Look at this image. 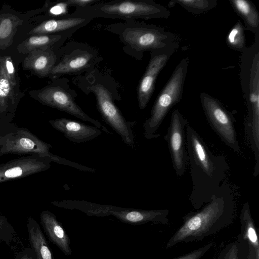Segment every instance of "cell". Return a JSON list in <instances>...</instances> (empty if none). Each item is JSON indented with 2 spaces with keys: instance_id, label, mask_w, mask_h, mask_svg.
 <instances>
[{
  "instance_id": "cell-1",
  "label": "cell",
  "mask_w": 259,
  "mask_h": 259,
  "mask_svg": "<svg viewBox=\"0 0 259 259\" xmlns=\"http://www.w3.org/2000/svg\"><path fill=\"white\" fill-rule=\"evenodd\" d=\"M188 160L190 167L192 189L189 200L198 210L208 202L225 181L228 165L222 155L214 154L191 126L186 135Z\"/></svg>"
},
{
  "instance_id": "cell-2",
  "label": "cell",
  "mask_w": 259,
  "mask_h": 259,
  "mask_svg": "<svg viewBox=\"0 0 259 259\" xmlns=\"http://www.w3.org/2000/svg\"><path fill=\"white\" fill-rule=\"evenodd\" d=\"M235 201L229 186L224 181L211 199L195 211L183 218V223L167 241L170 248L180 243L200 241L232 223Z\"/></svg>"
},
{
  "instance_id": "cell-3",
  "label": "cell",
  "mask_w": 259,
  "mask_h": 259,
  "mask_svg": "<svg viewBox=\"0 0 259 259\" xmlns=\"http://www.w3.org/2000/svg\"><path fill=\"white\" fill-rule=\"evenodd\" d=\"M254 42L242 53L239 76L247 109L244 123L246 140L252 152L259 150V32Z\"/></svg>"
},
{
  "instance_id": "cell-4",
  "label": "cell",
  "mask_w": 259,
  "mask_h": 259,
  "mask_svg": "<svg viewBox=\"0 0 259 259\" xmlns=\"http://www.w3.org/2000/svg\"><path fill=\"white\" fill-rule=\"evenodd\" d=\"M56 206L68 209L80 210L89 216L106 217L112 215L122 222L141 225L149 222L167 225L169 220L168 209L143 210L97 204L85 200H62L54 201Z\"/></svg>"
},
{
  "instance_id": "cell-5",
  "label": "cell",
  "mask_w": 259,
  "mask_h": 259,
  "mask_svg": "<svg viewBox=\"0 0 259 259\" xmlns=\"http://www.w3.org/2000/svg\"><path fill=\"white\" fill-rule=\"evenodd\" d=\"M188 67V59L181 60L158 95L150 117L144 122V136L146 139L160 137L156 133L157 130L170 109L181 101Z\"/></svg>"
},
{
  "instance_id": "cell-6",
  "label": "cell",
  "mask_w": 259,
  "mask_h": 259,
  "mask_svg": "<svg viewBox=\"0 0 259 259\" xmlns=\"http://www.w3.org/2000/svg\"><path fill=\"white\" fill-rule=\"evenodd\" d=\"M52 146L38 139L25 128H17L4 136H0V156L3 154H29L51 158L52 162L67 165L78 170L90 172L91 168L60 156L49 151Z\"/></svg>"
},
{
  "instance_id": "cell-7",
  "label": "cell",
  "mask_w": 259,
  "mask_h": 259,
  "mask_svg": "<svg viewBox=\"0 0 259 259\" xmlns=\"http://www.w3.org/2000/svg\"><path fill=\"white\" fill-rule=\"evenodd\" d=\"M92 16L133 20L168 18L170 11L152 0H123L96 4L91 7Z\"/></svg>"
},
{
  "instance_id": "cell-8",
  "label": "cell",
  "mask_w": 259,
  "mask_h": 259,
  "mask_svg": "<svg viewBox=\"0 0 259 259\" xmlns=\"http://www.w3.org/2000/svg\"><path fill=\"white\" fill-rule=\"evenodd\" d=\"M120 29L121 40L128 48L134 51L138 59L143 53L163 48L176 41V36L160 26L143 22L126 23Z\"/></svg>"
},
{
  "instance_id": "cell-9",
  "label": "cell",
  "mask_w": 259,
  "mask_h": 259,
  "mask_svg": "<svg viewBox=\"0 0 259 259\" xmlns=\"http://www.w3.org/2000/svg\"><path fill=\"white\" fill-rule=\"evenodd\" d=\"M199 97L205 116L211 128L226 145L241 154L237 139L235 119L232 114L219 100L207 93H201Z\"/></svg>"
},
{
  "instance_id": "cell-10",
  "label": "cell",
  "mask_w": 259,
  "mask_h": 259,
  "mask_svg": "<svg viewBox=\"0 0 259 259\" xmlns=\"http://www.w3.org/2000/svg\"><path fill=\"white\" fill-rule=\"evenodd\" d=\"M90 90L95 95L97 108L104 121L121 137L124 144L133 145L134 136L132 128L135 121L126 120L114 104L111 93L106 87L96 83L91 86Z\"/></svg>"
},
{
  "instance_id": "cell-11",
  "label": "cell",
  "mask_w": 259,
  "mask_h": 259,
  "mask_svg": "<svg viewBox=\"0 0 259 259\" xmlns=\"http://www.w3.org/2000/svg\"><path fill=\"white\" fill-rule=\"evenodd\" d=\"M179 44L176 40L163 48L151 52V57L146 70L138 88V100L140 109L147 106L154 91L156 79Z\"/></svg>"
},
{
  "instance_id": "cell-12",
  "label": "cell",
  "mask_w": 259,
  "mask_h": 259,
  "mask_svg": "<svg viewBox=\"0 0 259 259\" xmlns=\"http://www.w3.org/2000/svg\"><path fill=\"white\" fill-rule=\"evenodd\" d=\"M187 124V119L179 110L175 109L171 113L169 125L164 137L167 143L173 168L178 177H182L185 172L188 162L185 131Z\"/></svg>"
},
{
  "instance_id": "cell-13",
  "label": "cell",
  "mask_w": 259,
  "mask_h": 259,
  "mask_svg": "<svg viewBox=\"0 0 259 259\" xmlns=\"http://www.w3.org/2000/svg\"><path fill=\"white\" fill-rule=\"evenodd\" d=\"M37 100L44 104L71 114L85 121L91 122L106 133L109 131L98 120L85 113L76 103L74 98L66 91L58 86L47 87L37 92Z\"/></svg>"
},
{
  "instance_id": "cell-14",
  "label": "cell",
  "mask_w": 259,
  "mask_h": 259,
  "mask_svg": "<svg viewBox=\"0 0 259 259\" xmlns=\"http://www.w3.org/2000/svg\"><path fill=\"white\" fill-rule=\"evenodd\" d=\"M52 160L48 157L29 155L0 165V183L27 177L50 167Z\"/></svg>"
},
{
  "instance_id": "cell-15",
  "label": "cell",
  "mask_w": 259,
  "mask_h": 259,
  "mask_svg": "<svg viewBox=\"0 0 259 259\" xmlns=\"http://www.w3.org/2000/svg\"><path fill=\"white\" fill-rule=\"evenodd\" d=\"M92 16L89 14L78 13L71 16L49 19L34 27L28 34L67 35L87 25L91 20Z\"/></svg>"
},
{
  "instance_id": "cell-16",
  "label": "cell",
  "mask_w": 259,
  "mask_h": 259,
  "mask_svg": "<svg viewBox=\"0 0 259 259\" xmlns=\"http://www.w3.org/2000/svg\"><path fill=\"white\" fill-rule=\"evenodd\" d=\"M50 124L70 141L80 143L98 137L101 131L96 126L62 117L49 120Z\"/></svg>"
},
{
  "instance_id": "cell-17",
  "label": "cell",
  "mask_w": 259,
  "mask_h": 259,
  "mask_svg": "<svg viewBox=\"0 0 259 259\" xmlns=\"http://www.w3.org/2000/svg\"><path fill=\"white\" fill-rule=\"evenodd\" d=\"M16 72L13 62L9 57L0 59V112L7 110L15 103L17 87Z\"/></svg>"
},
{
  "instance_id": "cell-18",
  "label": "cell",
  "mask_w": 259,
  "mask_h": 259,
  "mask_svg": "<svg viewBox=\"0 0 259 259\" xmlns=\"http://www.w3.org/2000/svg\"><path fill=\"white\" fill-rule=\"evenodd\" d=\"M40 220L49 240L65 255H71L72 249L70 238L55 215L49 210H44L40 213Z\"/></svg>"
},
{
  "instance_id": "cell-19",
  "label": "cell",
  "mask_w": 259,
  "mask_h": 259,
  "mask_svg": "<svg viewBox=\"0 0 259 259\" xmlns=\"http://www.w3.org/2000/svg\"><path fill=\"white\" fill-rule=\"evenodd\" d=\"M240 222L241 232L237 241L246 247L247 259H259L258 236L248 202L245 203L241 209Z\"/></svg>"
},
{
  "instance_id": "cell-20",
  "label": "cell",
  "mask_w": 259,
  "mask_h": 259,
  "mask_svg": "<svg viewBox=\"0 0 259 259\" xmlns=\"http://www.w3.org/2000/svg\"><path fill=\"white\" fill-rule=\"evenodd\" d=\"M94 56L87 50H77L66 55L51 71L50 74L58 76L81 72L91 66Z\"/></svg>"
},
{
  "instance_id": "cell-21",
  "label": "cell",
  "mask_w": 259,
  "mask_h": 259,
  "mask_svg": "<svg viewBox=\"0 0 259 259\" xmlns=\"http://www.w3.org/2000/svg\"><path fill=\"white\" fill-rule=\"evenodd\" d=\"M50 49L38 48L32 50L24 59V67L41 77L50 74L57 60L56 56Z\"/></svg>"
},
{
  "instance_id": "cell-22",
  "label": "cell",
  "mask_w": 259,
  "mask_h": 259,
  "mask_svg": "<svg viewBox=\"0 0 259 259\" xmlns=\"http://www.w3.org/2000/svg\"><path fill=\"white\" fill-rule=\"evenodd\" d=\"M26 227L30 247L37 259H55L38 223L32 218L28 219Z\"/></svg>"
},
{
  "instance_id": "cell-23",
  "label": "cell",
  "mask_w": 259,
  "mask_h": 259,
  "mask_svg": "<svg viewBox=\"0 0 259 259\" xmlns=\"http://www.w3.org/2000/svg\"><path fill=\"white\" fill-rule=\"evenodd\" d=\"M235 12L243 20L246 30L254 34L259 32V13L249 0H229Z\"/></svg>"
},
{
  "instance_id": "cell-24",
  "label": "cell",
  "mask_w": 259,
  "mask_h": 259,
  "mask_svg": "<svg viewBox=\"0 0 259 259\" xmlns=\"http://www.w3.org/2000/svg\"><path fill=\"white\" fill-rule=\"evenodd\" d=\"M65 34H43L29 37L18 47L20 53H29L32 50L38 48H51L57 42L62 40Z\"/></svg>"
},
{
  "instance_id": "cell-25",
  "label": "cell",
  "mask_w": 259,
  "mask_h": 259,
  "mask_svg": "<svg viewBox=\"0 0 259 259\" xmlns=\"http://www.w3.org/2000/svg\"><path fill=\"white\" fill-rule=\"evenodd\" d=\"M178 4L190 13L198 15L206 13L218 5L217 0H171L168 3L169 8Z\"/></svg>"
},
{
  "instance_id": "cell-26",
  "label": "cell",
  "mask_w": 259,
  "mask_h": 259,
  "mask_svg": "<svg viewBox=\"0 0 259 259\" xmlns=\"http://www.w3.org/2000/svg\"><path fill=\"white\" fill-rule=\"evenodd\" d=\"M245 26L240 20L238 21L229 31L226 37L227 45L230 49L243 52L246 49L245 36Z\"/></svg>"
},
{
  "instance_id": "cell-27",
  "label": "cell",
  "mask_w": 259,
  "mask_h": 259,
  "mask_svg": "<svg viewBox=\"0 0 259 259\" xmlns=\"http://www.w3.org/2000/svg\"><path fill=\"white\" fill-rule=\"evenodd\" d=\"M247 249L237 240L228 245L217 259H247Z\"/></svg>"
},
{
  "instance_id": "cell-28",
  "label": "cell",
  "mask_w": 259,
  "mask_h": 259,
  "mask_svg": "<svg viewBox=\"0 0 259 259\" xmlns=\"http://www.w3.org/2000/svg\"><path fill=\"white\" fill-rule=\"evenodd\" d=\"M18 241L17 235L13 226L5 216L0 214V241L11 246Z\"/></svg>"
},
{
  "instance_id": "cell-29",
  "label": "cell",
  "mask_w": 259,
  "mask_h": 259,
  "mask_svg": "<svg viewBox=\"0 0 259 259\" xmlns=\"http://www.w3.org/2000/svg\"><path fill=\"white\" fill-rule=\"evenodd\" d=\"M18 20L14 16H0V45L12 36Z\"/></svg>"
},
{
  "instance_id": "cell-30",
  "label": "cell",
  "mask_w": 259,
  "mask_h": 259,
  "mask_svg": "<svg viewBox=\"0 0 259 259\" xmlns=\"http://www.w3.org/2000/svg\"><path fill=\"white\" fill-rule=\"evenodd\" d=\"M213 244L212 242H209L203 246L173 259H201L212 247Z\"/></svg>"
},
{
  "instance_id": "cell-31",
  "label": "cell",
  "mask_w": 259,
  "mask_h": 259,
  "mask_svg": "<svg viewBox=\"0 0 259 259\" xmlns=\"http://www.w3.org/2000/svg\"><path fill=\"white\" fill-rule=\"evenodd\" d=\"M69 6L67 1L57 3L49 8L48 14L51 16L66 17Z\"/></svg>"
},
{
  "instance_id": "cell-32",
  "label": "cell",
  "mask_w": 259,
  "mask_h": 259,
  "mask_svg": "<svg viewBox=\"0 0 259 259\" xmlns=\"http://www.w3.org/2000/svg\"><path fill=\"white\" fill-rule=\"evenodd\" d=\"M14 259H37L34 250L31 247H25L18 251Z\"/></svg>"
},
{
  "instance_id": "cell-33",
  "label": "cell",
  "mask_w": 259,
  "mask_h": 259,
  "mask_svg": "<svg viewBox=\"0 0 259 259\" xmlns=\"http://www.w3.org/2000/svg\"><path fill=\"white\" fill-rule=\"evenodd\" d=\"M69 6H76L77 8H86L92 4L95 3L99 0H67Z\"/></svg>"
}]
</instances>
